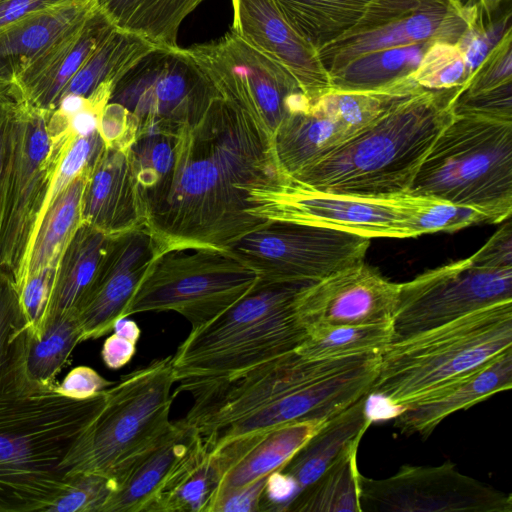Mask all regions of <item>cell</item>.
Listing matches in <instances>:
<instances>
[{
	"mask_svg": "<svg viewBox=\"0 0 512 512\" xmlns=\"http://www.w3.org/2000/svg\"><path fill=\"white\" fill-rule=\"evenodd\" d=\"M284 183L259 108L217 90L178 128L172 170L142 196L145 226L159 253L226 249L267 222L261 211Z\"/></svg>",
	"mask_w": 512,
	"mask_h": 512,
	"instance_id": "1",
	"label": "cell"
},
{
	"mask_svg": "<svg viewBox=\"0 0 512 512\" xmlns=\"http://www.w3.org/2000/svg\"><path fill=\"white\" fill-rule=\"evenodd\" d=\"M26 329L0 365V512L44 511L66 489L62 463L102 412L106 389L83 400L26 370Z\"/></svg>",
	"mask_w": 512,
	"mask_h": 512,
	"instance_id": "2",
	"label": "cell"
},
{
	"mask_svg": "<svg viewBox=\"0 0 512 512\" xmlns=\"http://www.w3.org/2000/svg\"><path fill=\"white\" fill-rule=\"evenodd\" d=\"M465 86L417 91L286 183L349 195L407 194Z\"/></svg>",
	"mask_w": 512,
	"mask_h": 512,
	"instance_id": "3",
	"label": "cell"
},
{
	"mask_svg": "<svg viewBox=\"0 0 512 512\" xmlns=\"http://www.w3.org/2000/svg\"><path fill=\"white\" fill-rule=\"evenodd\" d=\"M310 284L258 280L223 313L191 329L172 355L175 392L231 378L295 350L308 334L300 301Z\"/></svg>",
	"mask_w": 512,
	"mask_h": 512,
	"instance_id": "4",
	"label": "cell"
},
{
	"mask_svg": "<svg viewBox=\"0 0 512 512\" xmlns=\"http://www.w3.org/2000/svg\"><path fill=\"white\" fill-rule=\"evenodd\" d=\"M508 350H512V301L390 343L380 353L369 393L400 410Z\"/></svg>",
	"mask_w": 512,
	"mask_h": 512,
	"instance_id": "5",
	"label": "cell"
},
{
	"mask_svg": "<svg viewBox=\"0 0 512 512\" xmlns=\"http://www.w3.org/2000/svg\"><path fill=\"white\" fill-rule=\"evenodd\" d=\"M408 194L473 208L488 223L512 212V122L453 115L412 181Z\"/></svg>",
	"mask_w": 512,
	"mask_h": 512,
	"instance_id": "6",
	"label": "cell"
},
{
	"mask_svg": "<svg viewBox=\"0 0 512 512\" xmlns=\"http://www.w3.org/2000/svg\"><path fill=\"white\" fill-rule=\"evenodd\" d=\"M174 383L169 355L123 375L108 387L102 412L62 463L66 476L90 472L114 481L172 427Z\"/></svg>",
	"mask_w": 512,
	"mask_h": 512,
	"instance_id": "7",
	"label": "cell"
},
{
	"mask_svg": "<svg viewBox=\"0 0 512 512\" xmlns=\"http://www.w3.org/2000/svg\"><path fill=\"white\" fill-rule=\"evenodd\" d=\"M50 113L16 98L9 122L0 176V269L14 285L24 273L56 167L74 137L54 138Z\"/></svg>",
	"mask_w": 512,
	"mask_h": 512,
	"instance_id": "8",
	"label": "cell"
},
{
	"mask_svg": "<svg viewBox=\"0 0 512 512\" xmlns=\"http://www.w3.org/2000/svg\"><path fill=\"white\" fill-rule=\"evenodd\" d=\"M258 280L255 271L226 249H168L154 258L124 316L174 311L195 329L231 307Z\"/></svg>",
	"mask_w": 512,
	"mask_h": 512,
	"instance_id": "9",
	"label": "cell"
},
{
	"mask_svg": "<svg viewBox=\"0 0 512 512\" xmlns=\"http://www.w3.org/2000/svg\"><path fill=\"white\" fill-rule=\"evenodd\" d=\"M477 13V3L469 0H370L353 26L317 51L330 73L373 52L457 44Z\"/></svg>",
	"mask_w": 512,
	"mask_h": 512,
	"instance_id": "10",
	"label": "cell"
},
{
	"mask_svg": "<svg viewBox=\"0 0 512 512\" xmlns=\"http://www.w3.org/2000/svg\"><path fill=\"white\" fill-rule=\"evenodd\" d=\"M370 238L321 226L270 220L226 250L263 281L317 282L364 262Z\"/></svg>",
	"mask_w": 512,
	"mask_h": 512,
	"instance_id": "11",
	"label": "cell"
},
{
	"mask_svg": "<svg viewBox=\"0 0 512 512\" xmlns=\"http://www.w3.org/2000/svg\"><path fill=\"white\" fill-rule=\"evenodd\" d=\"M506 301H512V269H482L466 258L426 271L399 283L392 342Z\"/></svg>",
	"mask_w": 512,
	"mask_h": 512,
	"instance_id": "12",
	"label": "cell"
},
{
	"mask_svg": "<svg viewBox=\"0 0 512 512\" xmlns=\"http://www.w3.org/2000/svg\"><path fill=\"white\" fill-rule=\"evenodd\" d=\"M216 93L185 48H156L115 84L109 102L123 106L136 119L137 131L157 125L175 133Z\"/></svg>",
	"mask_w": 512,
	"mask_h": 512,
	"instance_id": "13",
	"label": "cell"
},
{
	"mask_svg": "<svg viewBox=\"0 0 512 512\" xmlns=\"http://www.w3.org/2000/svg\"><path fill=\"white\" fill-rule=\"evenodd\" d=\"M427 197L412 194L362 196L316 191L289 183L262 209L266 220H285L345 231L367 238L416 237L412 224Z\"/></svg>",
	"mask_w": 512,
	"mask_h": 512,
	"instance_id": "14",
	"label": "cell"
},
{
	"mask_svg": "<svg viewBox=\"0 0 512 512\" xmlns=\"http://www.w3.org/2000/svg\"><path fill=\"white\" fill-rule=\"evenodd\" d=\"M361 512H512V497L461 473L450 461L403 465L390 477L359 475Z\"/></svg>",
	"mask_w": 512,
	"mask_h": 512,
	"instance_id": "15",
	"label": "cell"
},
{
	"mask_svg": "<svg viewBox=\"0 0 512 512\" xmlns=\"http://www.w3.org/2000/svg\"><path fill=\"white\" fill-rule=\"evenodd\" d=\"M379 361L380 353L330 358L311 380L202 440L211 450L228 440L290 423L328 421L370 394Z\"/></svg>",
	"mask_w": 512,
	"mask_h": 512,
	"instance_id": "16",
	"label": "cell"
},
{
	"mask_svg": "<svg viewBox=\"0 0 512 512\" xmlns=\"http://www.w3.org/2000/svg\"><path fill=\"white\" fill-rule=\"evenodd\" d=\"M185 50L218 90L256 104L272 132L289 114L311 105L283 69L230 29Z\"/></svg>",
	"mask_w": 512,
	"mask_h": 512,
	"instance_id": "17",
	"label": "cell"
},
{
	"mask_svg": "<svg viewBox=\"0 0 512 512\" xmlns=\"http://www.w3.org/2000/svg\"><path fill=\"white\" fill-rule=\"evenodd\" d=\"M158 254L156 242L145 225L112 237L77 313L82 342L112 331Z\"/></svg>",
	"mask_w": 512,
	"mask_h": 512,
	"instance_id": "18",
	"label": "cell"
},
{
	"mask_svg": "<svg viewBox=\"0 0 512 512\" xmlns=\"http://www.w3.org/2000/svg\"><path fill=\"white\" fill-rule=\"evenodd\" d=\"M399 283L361 262L308 285L300 311L308 329L319 325L392 323Z\"/></svg>",
	"mask_w": 512,
	"mask_h": 512,
	"instance_id": "19",
	"label": "cell"
},
{
	"mask_svg": "<svg viewBox=\"0 0 512 512\" xmlns=\"http://www.w3.org/2000/svg\"><path fill=\"white\" fill-rule=\"evenodd\" d=\"M230 30L283 69L314 103L332 89L318 51L280 15L270 0H231Z\"/></svg>",
	"mask_w": 512,
	"mask_h": 512,
	"instance_id": "20",
	"label": "cell"
},
{
	"mask_svg": "<svg viewBox=\"0 0 512 512\" xmlns=\"http://www.w3.org/2000/svg\"><path fill=\"white\" fill-rule=\"evenodd\" d=\"M114 28L96 6L13 77L10 93L32 108L53 112L66 86Z\"/></svg>",
	"mask_w": 512,
	"mask_h": 512,
	"instance_id": "21",
	"label": "cell"
},
{
	"mask_svg": "<svg viewBox=\"0 0 512 512\" xmlns=\"http://www.w3.org/2000/svg\"><path fill=\"white\" fill-rule=\"evenodd\" d=\"M81 220L111 237L145 225L128 149L105 145L88 174Z\"/></svg>",
	"mask_w": 512,
	"mask_h": 512,
	"instance_id": "22",
	"label": "cell"
},
{
	"mask_svg": "<svg viewBox=\"0 0 512 512\" xmlns=\"http://www.w3.org/2000/svg\"><path fill=\"white\" fill-rule=\"evenodd\" d=\"M326 422L290 423L228 440L210 450L220 471L217 497L282 468Z\"/></svg>",
	"mask_w": 512,
	"mask_h": 512,
	"instance_id": "23",
	"label": "cell"
},
{
	"mask_svg": "<svg viewBox=\"0 0 512 512\" xmlns=\"http://www.w3.org/2000/svg\"><path fill=\"white\" fill-rule=\"evenodd\" d=\"M511 387L512 350H508L475 371L401 408L394 415V427L403 434H418L426 438L451 414Z\"/></svg>",
	"mask_w": 512,
	"mask_h": 512,
	"instance_id": "24",
	"label": "cell"
},
{
	"mask_svg": "<svg viewBox=\"0 0 512 512\" xmlns=\"http://www.w3.org/2000/svg\"><path fill=\"white\" fill-rule=\"evenodd\" d=\"M200 435L181 420L135 458L113 481L114 490L101 512H153L165 483Z\"/></svg>",
	"mask_w": 512,
	"mask_h": 512,
	"instance_id": "25",
	"label": "cell"
},
{
	"mask_svg": "<svg viewBox=\"0 0 512 512\" xmlns=\"http://www.w3.org/2000/svg\"><path fill=\"white\" fill-rule=\"evenodd\" d=\"M369 395L329 419L279 469L294 486L296 495L343 456L358 449L373 419L368 408Z\"/></svg>",
	"mask_w": 512,
	"mask_h": 512,
	"instance_id": "26",
	"label": "cell"
},
{
	"mask_svg": "<svg viewBox=\"0 0 512 512\" xmlns=\"http://www.w3.org/2000/svg\"><path fill=\"white\" fill-rule=\"evenodd\" d=\"M95 0H70L34 12L0 30V72L13 77L95 8Z\"/></svg>",
	"mask_w": 512,
	"mask_h": 512,
	"instance_id": "27",
	"label": "cell"
},
{
	"mask_svg": "<svg viewBox=\"0 0 512 512\" xmlns=\"http://www.w3.org/2000/svg\"><path fill=\"white\" fill-rule=\"evenodd\" d=\"M348 138L344 127L313 104L289 114L273 132V149L285 181L319 162Z\"/></svg>",
	"mask_w": 512,
	"mask_h": 512,
	"instance_id": "28",
	"label": "cell"
},
{
	"mask_svg": "<svg viewBox=\"0 0 512 512\" xmlns=\"http://www.w3.org/2000/svg\"><path fill=\"white\" fill-rule=\"evenodd\" d=\"M111 24L157 49H177L179 29L204 0H95Z\"/></svg>",
	"mask_w": 512,
	"mask_h": 512,
	"instance_id": "29",
	"label": "cell"
},
{
	"mask_svg": "<svg viewBox=\"0 0 512 512\" xmlns=\"http://www.w3.org/2000/svg\"><path fill=\"white\" fill-rule=\"evenodd\" d=\"M112 237L81 222L60 258L51 317L77 315L83 305Z\"/></svg>",
	"mask_w": 512,
	"mask_h": 512,
	"instance_id": "30",
	"label": "cell"
},
{
	"mask_svg": "<svg viewBox=\"0 0 512 512\" xmlns=\"http://www.w3.org/2000/svg\"><path fill=\"white\" fill-rule=\"evenodd\" d=\"M90 169L79 174L50 204L36 228L21 280L48 266H58L64 249L81 224L82 198Z\"/></svg>",
	"mask_w": 512,
	"mask_h": 512,
	"instance_id": "31",
	"label": "cell"
},
{
	"mask_svg": "<svg viewBox=\"0 0 512 512\" xmlns=\"http://www.w3.org/2000/svg\"><path fill=\"white\" fill-rule=\"evenodd\" d=\"M219 484L218 465L200 436L165 483L153 512H212Z\"/></svg>",
	"mask_w": 512,
	"mask_h": 512,
	"instance_id": "32",
	"label": "cell"
},
{
	"mask_svg": "<svg viewBox=\"0 0 512 512\" xmlns=\"http://www.w3.org/2000/svg\"><path fill=\"white\" fill-rule=\"evenodd\" d=\"M285 21L316 50L361 17L370 0H270Z\"/></svg>",
	"mask_w": 512,
	"mask_h": 512,
	"instance_id": "33",
	"label": "cell"
},
{
	"mask_svg": "<svg viewBox=\"0 0 512 512\" xmlns=\"http://www.w3.org/2000/svg\"><path fill=\"white\" fill-rule=\"evenodd\" d=\"M154 49L143 38L114 28L72 78L61 98L69 94L87 98L104 83L115 86L138 61Z\"/></svg>",
	"mask_w": 512,
	"mask_h": 512,
	"instance_id": "34",
	"label": "cell"
},
{
	"mask_svg": "<svg viewBox=\"0 0 512 512\" xmlns=\"http://www.w3.org/2000/svg\"><path fill=\"white\" fill-rule=\"evenodd\" d=\"M421 89L423 88L418 86L410 75L376 89H331L312 104L338 121L350 137L396 103Z\"/></svg>",
	"mask_w": 512,
	"mask_h": 512,
	"instance_id": "35",
	"label": "cell"
},
{
	"mask_svg": "<svg viewBox=\"0 0 512 512\" xmlns=\"http://www.w3.org/2000/svg\"><path fill=\"white\" fill-rule=\"evenodd\" d=\"M430 45H413L362 55L329 73L332 89L370 90L410 76Z\"/></svg>",
	"mask_w": 512,
	"mask_h": 512,
	"instance_id": "36",
	"label": "cell"
},
{
	"mask_svg": "<svg viewBox=\"0 0 512 512\" xmlns=\"http://www.w3.org/2000/svg\"><path fill=\"white\" fill-rule=\"evenodd\" d=\"M357 451L343 456L301 490L285 512H361Z\"/></svg>",
	"mask_w": 512,
	"mask_h": 512,
	"instance_id": "37",
	"label": "cell"
},
{
	"mask_svg": "<svg viewBox=\"0 0 512 512\" xmlns=\"http://www.w3.org/2000/svg\"><path fill=\"white\" fill-rule=\"evenodd\" d=\"M392 341V323L319 325L308 329L296 350L309 358H334L381 353Z\"/></svg>",
	"mask_w": 512,
	"mask_h": 512,
	"instance_id": "38",
	"label": "cell"
},
{
	"mask_svg": "<svg viewBox=\"0 0 512 512\" xmlns=\"http://www.w3.org/2000/svg\"><path fill=\"white\" fill-rule=\"evenodd\" d=\"M81 342L82 331L77 315H53L39 339L26 335L27 373L38 382L56 385V376Z\"/></svg>",
	"mask_w": 512,
	"mask_h": 512,
	"instance_id": "39",
	"label": "cell"
},
{
	"mask_svg": "<svg viewBox=\"0 0 512 512\" xmlns=\"http://www.w3.org/2000/svg\"><path fill=\"white\" fill-rule=\"evenodd\" d=\"M175 145L176 132H169L155 125L137 131L128 148V155L141 199L172 170Z\"/></svg>",
	"mask_w": 512,
	"mask_h": 512,
	"instance_id": "40",
	"label": "cell"
},
{
	"mask_svg": "<svg viewBox=\"0 0 512 512\" xmlns=\"http://www.w3.org/2000/svg\"><path fill=\"white\" fill-rule=\"evenodd\" d=\"M426 90H442L466 85L471 75L457 44L436 42L424 52L411 74Z\"/></svg>",
	"mask_w": 512,
	"mask_h": 512,
	"instance_id": "41",
	"label": "cell"
},
{
	"mask_svg": "<svg viewBox=\"0 0 512 512\" xmlns=\"http://www.w3.org/2000/svg\"><path fill=\"white\" fill-rule=\"evenodd\" d=\"M477 17L457 43L470 75L481 64L488 53L510 31L512 10L510 5L502 12L488 10L478 5Z\"/></svg>",
	"mask_w": 512,
	"mask_h": 512,
	"instance_id": "42",
	"label": "cell"
},
{
	"mask_svg": "<svg viewBox=\"0 0 512 512\" xmlns=\"http://www.w3.org/2000/svg\"><path fill=\"white\" fill-rule=\"evenodd\" d=\"M58 266H48L27 277L16 289L27 335L39 339L51 318Z\"/></svg>",
	"mask_w": 512,
	"mask_h": 512,
	"instance_id": "43",
	"label": "cell"
},
{
	"mask_svg": "<svg viewBox=\"0 0 512 512\" xmlns=\"http://www.w3.org/2000/svg\"><path fill=\"white\" fill-rule=\"evenodd\" d=\"M68 477L66 489L44 512H101L114 490L113 481L90 472H79Z\"/></svg>",
	"mask_w": 512,
	"mask_h": 512,
	"instance_id": "44",
	"label": "cell"
},
{
	"mask_svg": "<svg viewBox=\"0 0 512 512\" xmlns=\"http://www.w3.org/2000/svg\"><path fill=\"white\" fill-rule=\"evenodd\" d=\"M104 148L105 143L98 131L86 137L74 136L70 140L56 167L39 222L55 198L79 174L93 167Z\"/></svg>",
	"mask_w": 512,
	"mask_h": 512,
	"instance_id": "45",
	"label": "cell"
},
{
	"mask_svg": "<svg viewBox=\"0 0 512 512\" xmlns=\"http://www.w3.org/2000/svg\"><path fill=\"white\" fill-rule=\"evenodd\" d=\"M487 222L479 211L448 201L427 197L412 224L415 236L439 231H455L476 223Z\"/></svg>",
	"mask_w": 512,
	"mask_h": 512,
	"instance_id": "46",
	"label": "cell"
},
{
	"mask_svg": "<svg viewBox=\"0 0 512 512\" xmlns=\"http://www.w3.org/2000/svg\"><path fill=\"white\" fill-rule=\"evenodd\" d=\"M453 115L512 122V82L477 93H464L452 106Z\"/></svg>",
	"mask_w": 512,
	"mask_h": 512,
	"instance_id": "47",
	"label": "cell"
},
{
	"mask_svg": "<svg viewBox=\"0 0 512 512\" xmlns=\"http://www.w3.org/2000/svg\"><path fill=\"white\" fill-rule=\"evenodd\" d=\"M512 82V31L488 53L467 82L464 93H477Z\"/></svg>",
	"mask_w": 512,
	"mask_h": 512,
	"instance_id": "48",
	"label": "cell"
},
{
	"mask_svg": "<svg viewBox=\"0 0 512 512\" xmlns=\"http://www.w3.org/2000/svg\"><path fill=\"white\" fill-rule=\"evenodd\" d=\"M24 328L13 279L0 269V365L8 357L15 338Z\"/></svg>",
	"mask_w": 512,
	"mask_h": 512,
	"instance_id": "49",
	"label": "cell"
},
{
	"mask_svg": "<svg viewBox=\"0 0 512 512\" xmlns=\"http://www.w3.org/2000/svg\"><path fill=\"white\" fill-rule=\"evenodd\" d=\"M112 330L113 334L104 341L101 357L109 369L117 370L128 364L135 355L141 330L128 316L119 317Z\"/></svg>",
	"mask_w": 512,
	"mask_h": 512,
	"instance_id": "50",
	"label": "cell"
},
{
	"mask_svg": "<svg viewBox=\"0 0 512 512\" xmlns=\"http://www.w3.org/2000/svg\"><path fill=\"white\" fill-rule=\"evenodd\" d=\"M136 119L121 105L108 102L98 125V132L106 146L128 149L137 131Z\"/></svg>",
	"mask_w": 512,
	"mask_h": 512,
	"instance_id": "51",
	"label": "cell"
},
{
	"mask_svg": "<svg viewBox=\"0 0 512 512\" xmlns=\"http://www.w3.org/2000/svg\"><path fill=\"white\" fill-rule=\"evenodd\" d=\"M473 255L470 262L479 268L489 270L512 269V223L511 217Z\"/></svg>",
	"mask_w": 512,
	"mask_h": 512,
	"instance_id": "52",
	"label": "cell"
},
{
	"mask_svg": "<svg viewBox=\"0 0 512 512\" xmlns=\"http://www.w3.org/2000/svg\"><path fill=\"white\" fill-rule=\"evenodd\" d=\"M113 383L91 367L77 366L65 376L61 384L56 385V390L66 397L83 400L107 389Z\"/></svg>",
	"mask_w": 512,
	"mask_h": 512,
	"instance_id": "53",
	"label": "cell"
},
{
	"mask_svg": "<svg viewBox=\"0 0 512 512\" xmlns=\"http://www.w3.org/2000/svg\"><path fill=\"white\" fill-rule=\"evenodd\" d=\"M267 478L268 475L260 477L248 485L220 494L212 512H259Z\"/></svg>",
	"mask_w": 512,
	"mask_h": 512,
	"instance_id": "54",
	"label": "cell"
},
{
	"mask_svg": "<svg viewBox=\"0 0 512 512\" xmlns=\"http://www.w3.org/2000/svg\"><path fill=\"white\" fill-rule=\"evenodd\" d=\"M70 0H0V30L22 18Z\"/></svg>",
	"mask_w": 512,
	"mask_h": 512,
	"instance_id": "55",
	"label": "cell"
},
{
	"mask_svg": "<svg viewBox=\"0 0 512 512\" xmlns=\"http://www.w3.org/2000/svg\"><path fill=\"white\" fill-rule=\"evenodd\" d=\"M16 98L9 92L0 96V176L5 156L9 122Z\"/></svg>",
	"mask_w": 512,
	"mask_h": 512,
	"instance_id": "56",
	"label": "cell"
},
{
	"mask_svg": "<svg viewBox=\"0 0 512 512\" xmlns=\"http://www.w3.org/2000/svg\"><path fill=\"white\" fill-rule=\"evenodd\" d=\"M11 89V82L0 72V96L8 94Z\"/></svg>",
	"mask_w": 512,
	"mask_h": 512,
	"instance_id": "57",
	"label": "cell"
},
{
	"mask_svg": "<svg viewBox=\"0 0 512 512\" xmlns=\"http://www.w3.org/2000/svg\"><path fill=\"white\" fill-rule=\"evenodd\" d=\"M506 0H479V2L483 3L490 9H495L500 6Z\"/></svg>",
	"mask_w": 512,
	"mask_h": 512,
	"instance_id": "58",
	"label": "cell"
}]
</instances>
